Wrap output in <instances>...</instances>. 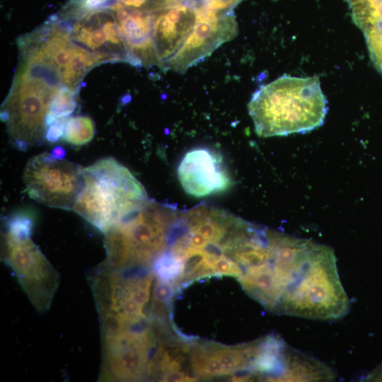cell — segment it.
<instances>
[{"mask_svg": "<svg viewBox=\"0 0 382 382\" xmlns=\"http://www.w3.org/2000/svg\"><path fill=\"white\" fill-rule=\"evenodd\" d=\"M369 381H382V364L374 370L367 377Z\"/></svg>", "mask_w": 382, "mask_h": 382, "instance_id": "44dd1931", "label": "cell"}, {"mask_svg": "<svg viewBox=\"0 0 382 382\" xmlns=\"http://www.w3.org/2000/svg\"><path fill=\"white\" fill-rule=\"evenodd\" d=\"M23 179L31 198L51 207L71 209L83 186V168L43 153L29 161Z\"/></svg>", "mask_w": 382, "mask_h": 382, "instance_id": "ba28073f", "label": "cell"}, {"mask_svg": "<svg viewBox=\"0 0 382 382\" xmlns=\"http://www.w3.org/2000/svg\"><path fill=\"white\" fill-rule=\"evenodd\" d=\"M113 11L122 37L133 61V66L158 65L152 37V12L112 2Z\"/></svg>", "mask_w": 382, "mask_h": 382, "instance_id": "5bb4252c", "label": "cell"}, {"mask_svg": "<svg viewBox=\"0 0 382 382\" xmlns=\"http://www.w3.org/2000/svg\"><path fill=\"white\" fill-rule=\"evenodd\" d=\"M78 92L63 86L52 100L45 117L46 127H49L62 117H68L77 106Z\"/></svg>", "mask_w": 382, "mask_h": 382, "instance_id": "2e32d148", "label": "cell"}, {"mask_svg": "<svg viewBox=\"0 0 382 382\" xmlns=\"http://www.w3.org/2000/svg\"><path fill=\"white\" fill-rule=\"evenodd\" d=\"M354 23L365 35H382V0H347Z\"/></svg>", "mask_w": 382, "mask_h": 382, "instance_id": "9a60e30c", "label": "cell"}, {"mask_svg": "<svg viewBox=\"0 0 382 382\" xmlns=\"http://www.w3.org/2000/svg\"><path fill=\"white\" fill-rule=\"evenodd\" d=\"M52 154L57 158L62 159L65 156V151L62 147L57 146L52 150Z\"/></svg>", "mask_w": 382, "mask_h": 382, "instance_id": "7402d4cb", "label": "cell"}, {"mask_svg": "<svg viewBox=\"0 0 382 382\" xmlns=\"http://www.w3.org/2000/svg\"><path fill=\"white\" fill-rule=\"evenodd\" d=\"M178 213L149 199L104 233L106 258L102 265L120 270L151 265L166 250L169 229Z\"/></svg>", "mask_w": 382, "mask_h": 382, "instance_id": "5b68a950", "label": "cell"}, {"mask_svg": "<svg viewBox=\"0 0 382 382\" xmlns=\"http://www.w3.org/2000/svg\"><path fill=\"white\" fill-rule=\"evenodd\" d=\"M253 347V342L236 346L196 343L190 352L191 370L199 378H209L236 373L234 378L240 379L249 367Z\"/></svg>", "mask_w": 382, "mask_h": 382, "instance_id": "4fadbf2b", "label": "cell"}, {"mask_svg": "<svg viewBox=\"0 0 382 382\" xmlns=\"http://www.w3.org/2000/svg\"><path fill=\"white\" fill-rule=\"evenodd\" d=\"M195 27L171 59L166 70L179 73L196 65L224 42L233 40L238 27L233 9L213 11L195 7Z\"/></svg>", "mask_w": 382, "mask_h": 382, "instance_id": "9c48e42d", "label": "cell"}, {"mask_svg": "<svg viewBox=\"0 0 382 382\" xmlns=\"http://www.w3.org/2000/svg\"><path fill=\"white\" fill-rule=\"evenodd\" d=\"M257 134L262 137L305 133L321 126L327 100L318 76L283 75L262 86L248 104Z\"/></svg>", "mask_w": 382, "mask_h": 382, "instance_id": "7a4b0ae2", "label": "cell"}, {"mask_svg": "<svg viewBox=\"0 0 382 382\" xmlns=\"http://www.w3.org/2000/svg\"><path fill=\"white\" fill-rule=\"evenodd\" d=\"M156 279L146 268L120 270L101 264L90 282L102 331L151 324Z\"/></svg>", "mask_w": 382, "mask_h": 382, "instance_id": "277c9868", "label": "cell"}, {"mask_svg": "<svg viewBox=\"0 0 382 382\" xmlns=\"http://www.w3.org/2000/svg\"><path fill=\"white\" fill-rule=\"evenodd\" d=\"M95 132L94 122L88 116L77 115L68 119L64 139L75 146H81L89 142Z\"/></svg>", "mask_w": 382, "mask_h": 382, "instance_id": "e0dca14e", "label": "cell"}, {"mask_svg": "<svg viewBox=\"0 0 382 382\" xmlns=\"http://www.w3.org/2000/svg\"><path fill=\"white\" fill-rule=\"evenodd\" d=\"M178 176L183 190L195 197L224 192L231 182L221 156L207 148L187 152L178 166Z\"/></svg>", "mask_w": 382, "mask_h": 382, "instance_id": "8fae6325", "label": "cell"}, {"mask_svg": "<svg viewBox=\"0 0 382 382\" xmlns=\"http://www.w3.org/2000/svg\"><path fill=\"white\" fill-rule=\"evenodd\" d=\"M195 7H201L209 10L221 11L233 9L243 0H190Z\"/></svg>", "mask_w": 382, "mask_h": 382, "instance_id": "ac0fdd59", "label": "cell"}, {"mask_svg": "<svg viewBox=\"0 0 382 382\" xmlns=\"http://www.w3.org/2000/svg\"><path fill=\"white\" fill-rule=\"evenodd\" d=\"M156 324L102 331L99 379L134 381L148 378V369L157 349Z\"/></svg>", "mask_w": 382, "mask_h": 382, "instance_id": "52a82bcc", "label": "cell"}, {"mask_svg": "<svg viewBox=\"0 0 382 382\" xmlns=\"http://www.w3.org/2000/svg\"><path fill=\"white\" fill-rule=\"evenodd\" d=\"M59 20L71 38L97 55L102 63L126 62L133 65L120 25L112 9H97L73 19Z\"/></svg>", "mask_w": 382, "mask_h": 382, "instance_id": "30bf717a", "label": "cell"}, {"mask_svg": "<svg viewBox=\"0 0 382 382\" xmlns=\"http://www.w3.org/2000/svg\"><path fill=\"white\" fill-rule=\"evenodd\" d=\"M152 37L158 66L166 70L195 27L196 8L185 0L152 12Z\"/></svg>", "mask_w": 382, "mask_h": 382, "instance_id": "7c38bea8", "label": "cell"}, {"mask_svg": "<svg viewBox=\"0 0 382 382\" xmlns=\"http://www.w3.org/2000/svg\"><path fill=\"white\" fill-rule=\"evenodd\" d=\"M83 180L72 209L103 233L149 200L143 185L111 157L83 168Z\"/></svg>", "mask_w": 382, "mask_h": 382, "instance_id": "3957f363", "label": "cell"}, {"mask_svg": "<svg viewBox=\"0 0 382 382\" xmlns=\"http://www.w3.org/2000/svg\"><path fill=\"white\" fill-rule=\"evenodd\" d=\"M266 258L244 270L238 281L266 309L318 320L346 315L349 299L332 248L272 231Z\"/></svg>", "mask_w": 382, "mask_h": 382, "instance_id": "6da1fadb", "label": "cell"}, {"mask_svg": "<svg viewBox=\"0 0 382 382\" xmlns=\"http://www.w3.org/2000/svg\"><path fill=\"white\" fill-rule=\"evenodd\" d=\"M112 2H118L130 8L154 12L158 9L161 0H109L108 6Z\"/></svg>", "mask_w": 382, "mask_h": 382, "instance_id": "d6986e66", "label": "cell"}, {"mask_svg": "<svg viewBox=\"0 0 382 382\" xmlns=\"http://www.w3.org/2000/svg\"><path fill=\"white\" fill-rule=\"evenodd\" d=\"M68 117H62L47 127L45 139L50 142H55L64 136Z\"/></svg>", "mask_w": 382, "mask_h": 382, "instance_id": "ffe728a7", "label": "cell"}, {"mask_svg": "<svg viewBox=\"0 0 382 382\" xmlns=\"http://www.w3.org/2000/svg\"><path fill=\"white\" fill-rule=\"evenodd\" d=\"M33 221L18 212L6 219L3 260L11 268L33 306L41 313L52 305L59 274L31 238Z\"/></svg>", "mask_w": 382, "mask_h": 382, "instance_id": "8992f818", "label": "cell"}]
</instances>
